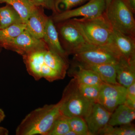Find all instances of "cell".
<instances>
[{"instance_id":"cell-1","label":"cell","mask_w":135,"mask_h":135,"mask_svg":"<svg viewBox=\"0 0 135 135\" xmlns=\"http://www.w3.org/2000/svg\"><path fill=\"white\" fill-rule=\"evenodd\" d=\"M61 101L45 105L28 114L17 127L16 135H47L56 120L61 115Z\"/></svg>"},{"instance_id":"cell-2","label":"cell","mask_w":135,"mask_h":135,"mask_svg":"<svg viewBox=\"0 0 135 135\" xmlns=\"http://www.w3.org/2000/svg\"><path fill=\"white\" fill-rule=\"evenodd\" d=\"M73 19L89 43L101 46L112 43L113 28L105 12L103 15L95 18H74Z\"/></svg>"},{"instance_id":"cell-3","label":"cell","mask_w":135,"mask_h":135,"mask_svg":"<svg viewBox=\"0 0 135 135\" xmlns=\"http://www.w3.org/2000/svg\"><path fill=\"white\" fill-rule=\"evenodd\" d=\"M60 101V113L68 118L79 116L84 119L89 113L94 103L80 93L74 78L65 88Z\"/></svg>"},{"instance_id":"cell-4","label":"cell","mask_w":135,"mask_h":135,"mask_svg":"<svg viewBox=\"0 0 135 135\" xmlns=\"http://www.w3.org/2000/svg\"><path fill=\"white\" fill-rule=\"evenodd\" d=\"M77 64H116L121 56L112 44L101 46L88 43L74 54Z\"/></svg>"},{"instance_id":"cell-5","label":"cell","mask_w":135,"mask_h":135,"mask_svg":"<svg viewBox=\"0 0 135 135\" xmlns=\"http://www.w3.org/2000/svg\"><path fill=\"white\" fill-rule=\"evenodd\" d=\"M105 14L114 29L135 37V21L133 13L124 0H112Z\"/></svg>"},{"instance_id":"cell-6","label":"cell","mask_w":135,"mask_h":135,"mask_svg":"<svg viewBox=\"0 0 135 135\" xmlns=\"http://www.w3.org/2000/svg\"><path fill=\"white\" fill-rule=\"evenodd\" d=\"M61 45L68 55L75 54L89 43L73 18L55 23Z\"/></svg>"},{"instance_id":"cell-7","label":"cell","mask_w":135,"mask_h":135,"mask_svg":"<svg viewBox=\"0 0 135 135\" xmlns=\"http://www.w3.org/2000/svg\"><path fill=\"white\" fill-rule=\"evenodd\" d=\"M106 9L105 0H89L87 3L79 7L53 14L51 17L55 23L75 17L91 19L103 15Z\"/></svg>"},{"instance_id":"cell-8","label":"cell","mask_w":135,"mask_h":135,"mask_svg":"<svg viewBox=\"0 0 135 135\" xmlns=\"http://www.w3.org/2000/svg\"><path fill=\"white\" fill-rule=\"evenodd\" d=\"M127 88L120 84L103 83L101 86L98 102L112 113L117 107L126 101Z\"/></svg>"},{"instance_id":"cell-9","label":"cell","mask_w":135,"mask_h":135,"mask_svg":"<svg viewBox=\"0 0 135 135\" xmlns=\"http://www.w3.org/2000/svg\"><path fill=\"white\" fill-rule=\"evenodd\" d=\"M2 47L22 56L39 50L48 49L42 39L34 37L26 30L15 38L3 44Z\"/></svg>"},{"instance_id":"cell-10","label":"cell","mask_w":135,"mask_h":135,"mask_svg":"<svg viewBox=\"0 0 135 135\" xmlns=\"http://www.w3.org/2000/svg\"><path fill=\"white\" fill-rule=\"evenodd\" d=\"M112 113L98 103L93 104L91 110L84 119L90 135H98L108 124Z\"/></svg>"},{"instance_id":"cell-11","label":"cell","mask_w":135,"mask_h":135,"mask_svg":"<svg viewBox=\"0 0 135 135\" xmlns=\"http://www.w3.org/2000/svg\"><path fill=\"white\" fill-rule=\"evenodd\" d=\"M121 56L129 62H135V37L114 29L112 43Z\"/></svg>"},{"instance_id":"cell-12","label":"cell","mask_w":135,"mask_h":135,"mask_svg":"<svg viewBox=\"0 0 135 135\" xmlns=\"http://www.w3.org/2000/svg\"><path fill=\"white\" fill-rule=\"evenodd\" d=\"M49 17L41 7H36L26 23L27 31L34 37L42 39Z\"/></svg>"},{"instance_id":"cell-13","label":"cell","mask_w":135,"mask_h":135,"mask_svg":"<svg viewBox=\"0 0 135 135\" xmlns=\"http://www.w3.org/2000/svg\"><path fill=\"white\" fill-rule=\"evenodd\" d=\"M42 40L49 50L68 60V55L60 43L58 32L51 16L49 17Z\"/></svg>"},{"instance_id":"cell-14","label":"cell","mask_w":135,"mask_h":135,"mask_svg":"<svg viewBox=\"0 0 135 135\" xmlns=\"http://www.w3.org/2000/svg\"><path fill=\"white\" fill-rule=\"evenodd\" d=\"M116 80L127 88L135 81V62H129L121 56L116 64Z\"/></svg>"},{"instance_id":"cell-15","label":"cell","mask_w":135,"mask_h":135,"mask_svg":"<svg viewBox=\"0 0 135 135\" xmlns=\"http://www.w3.org/2000/svg\"><path fill=\"white\" fill-rule=\"evenodd\" d=\"M81 67L94 71L99 75L103 82L109 84H119L116 80V64H103L97 65L77 64Z\"/></svg>"},{"instance_id":"cell-16","label":"cell","mask_w":135,"mask_h":135,"mask_svg":"<svg viewBox=\"0 0 135 135\" xmlns=\"http://www.w3.org/2000/svg\"><path fill=\"white\" fill-rule=\"evenodd\" d=\"M135 118V109L122 104L112 113L108 124L112 126L127 125L131 123Z\"/></svg>"},{"instance_id":"cell-17","label":"cell","mask_w":135,"mask_h":135,"mask_svg":"<svg viewBox=\"0 0 135 135\" xmlns=\"http://www.w3.org/2000/svg\"><path fill=\"white\" fill-rule=\"evenodd\" d=\"M44 61L64 78L68 68V60L48 49H46L44 51Z\"/></svg>"},{"instance_id":"cell-18","label":"cell","mask_w":135,"mask_h":135,"mask_svg":"<svg viewBox=\"0 0 135 135\" xmlns=\"http://www.w3.org/2000/svg\"><path fill=\"white\" fill-rule=\"evenodd\" d=\"M78 69L71 73L79 84L101 86L103 83L99 75L94 71L86 69L77 64Z\"/></svg>"},{"instance_id":"cell-19","label":"cell","mask_w":135,"mask_h":135,"mask_svg":"<svg viewBox=\"0 0 135 135\" xmlns=\"http://www.w3.org/2000/svg\"><path fill=\"white\" fill-rule=\"evenodd\" d=\"M3 3L11 5L25 24L32 12L37 7L31 0H0V3Z\"/></svg>"},{"instance_id":"cell-20","label":"cell","mask_w":135,"mask_h":135,"mask_svg":"<svg viewBox=\"0 0 135 135\" xmlns=\"http://www.w3.org/2000/svg\"><path fill=\"white\" fill-rule=\"evenodd\" d=\"M20 23L23 22L19 14L11 5L7 4L5 6L0 8L1 29L6 28L11 25Z\"/></svg>"},{"instance_id":"cell-21","label":"cell","mask_w":135,"mask_h":135,"mask_svg":"<svg viewBox=\"0 0 135 135\" xmlns=\"http://www.w3.org/2000/svg\"><path fill=\"white\" fill-rule=\"evenodd\" d=\"M26 29V24L23 23H16L0 30V44L2 46L15 38Z\"/></svg>"},{"instance_id":"cell-22","label":"cell","mask_w":135,"mask_h":135,"mask_svg":"<svg viewBox=\"0 0 135 135\" xmlns=\"http://www.w3.org/2000/svg\"><path fill=\"white\" fill-rule=\"evenodd\" d=\"M98 135H135V127L131 123L116 127L107 124L99 131Z\"/></svg>"},{"instance_id":"cell-23","label":"cell","mask_w":135,"mask_h":135,"mask_svg":"<svg viewBox=\"0 0 135 135\" xmlns=\"http://www.w3.org/2000/svg\"><path fill=\"white\" fill-rule=\"evenodd\" d=\"M101 86L77 83V88L80 93L85 98L94 103L98 102Z\"/></svg>"},{"instance_id":"cell-24","label":"cell","mask_w":135,"mask_h":135,"mask_svg":"<svg viewBox=\"0 0 135 135\" xmlns=\"http://www.w3.org/2000/svg\"><path fill=\"white\" fill-rule=\"evenodd\" d=\"M70 130L67 118L61 114L55 121L47 135H65Z\"/></svg>"},{"instance_id":"cell-25","label":"cell","mask_w":135,"mask_h":135,"mask_svg":"<svg viewBox=\"0 0 135 135\" xmlns=\"http://www.w3.org/2000/svg\"><path fill=\"white\" fill-rule=\"evenodd\" d=\"M71 130L77 135H90L84 118L79 116L67 118Z\"/></svg>"},{"instance_id":"cell-26","label":"cell","mask_w":135,"mask_h":135,"mask_svg":"<svg viewBox=\"0 0 135 135\" xmlns=\"http://www.w3.org/2000/svg\"><path fill=\"white\" fill-rule=\"evenodd\" d=\"M44 49L42 51L40 60V66L41 68L42 78H44L50 82L64 79V77L59 73L53 70L44 62Z\"/></svg>"},{"instance_id":"cell-27","label":"cell","mask_w":135,"mask_h":135,"mask_svg":"<svg viewBox=\"0 0 135 135\" xmlns=\"http://www.w3.org/2000/svg\"><path fill=\"white\" fill-rule=\"evenodd\" d=\"M88 1L89 0H55L56 13L71 9L73 8L81 5Z\"/></svg>"},{"instance_id":"cell-28","label":"cell","mask_w":135,"mask_h":135,"mask_svg":"<svg viewBox=\"0 0 135 135\" xmlns=\"http://www.w3.org/2000/svg\"><path fill=\"white\" fill-rule=\"evenodd\" d=\"M124 104L135 109V81L127 88L126 100Z\"/></svg>"},{"instance_id":"cell-29","label":"cell","mask_w":135,"mask_h":135,"mask_svg":"<svg viewBox=\"0 0 135 135\" xmlns=\"http://www.w3.org/2000/svg\"><path fill=\"white\" fill-rule=\"evenodd\" d=\"M35 5L38 7L46 8L52 11L53 14H56V11L55 7V0H31Z\"/></svg>"},{"instance_id":"cell-30","label":"cell","mask_w":135,"mask_h":135,"mask_svg":"<svg viewBox=\"0 0 135 135\" xmlns=\"http://www.w3.org/2000/svg\"><path fill=\"white\" fill-rule=\"evenodd\" d=\"M126 5L133 14L135 13V0H124Z\"/></svg>"},{"instance_id":"cell-31","label":"cell","mask_w":135,"mask_h":135,"mask_svg":"<svg viewBox=\"0 0 135 135\" xmlns=\"http://www.w3.org/2000/svg\"><path fill=\"white\" fill-rule=\"evenodd\" d=\"M8 131L7 129L0 127V135H8Z\"/></svg>"},{"instance_id":"cell-32","label":"cell","mask_w":135,"mask_h":135,"mask_svg":"<svg viewBox=\"0 0 135 135\" xmlns=\"http://www.w3.org/2000/svg\"><path fill=\"white\" fill-rule=\"evenodd\" d=\"M5 117V114L4 111L0 108V123L4 120Z\"/></svg>"},{"instance_id":"cell-33","label":"cell","mask_w":135,"mask_h":135,"mask_svg":"<svg viewBox=\"0 0 135 135\" xmlns=\"http://www.w3.org/2000/svg\"><path fill=\"white\" fill-rule=\"evenodd\" d=\"M65 135H77V134H76L74 132V131H73L72 130H70L68 131V133H66Z\"/></svg>"},{"instance_id":"cell-34","label":"cell","mask_w":135,"mask_h":135,"mask_svg":"<svg viewBox=\"0 0 135 135\" xmlns=\"http://www.w3.org/2000/svg\"><path fill=\"white\" fill-rule=\"evenodd\" d=\"M111 1L112 0H105V2H106V8L107 7L109 6V4H110V3Z\"/></svg>"},{"instance_id":"cell-35","label":"cell","mask_w":135,"mask_h":135,"mask_svg":"<svg viewBox=\"0 0 135 135\" xmlns=\"http://www.w3.org/2000/svg\"><path fill=\"white\" fill-rule=\"evenodd\" d=\"M0 48H2L1 47V44H0Z\"/></svg>"},{"instance_id":"cell-36","label":"cell","mask_w":135,"mask_h":135,"mask_svg":"<svg viewBox=\"0 0 135 135\" xmlns=\"http://www.w3.org/2000/svg\"><path fill=\"white\" fill-rule=\"evenodd\" d=\"M0 30H1V28H0Z\"/></svg>"}]
</instances>
